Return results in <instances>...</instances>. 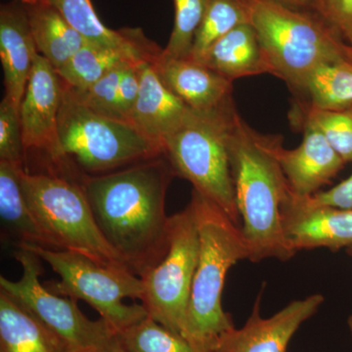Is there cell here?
Instances as JSON below:
<instances>
[{"label":"cell","mask_w":352,"mask_h":352,"mask_svg":"<svg viewBox=\"0 0 352 352\" xmlns=\"http://www.w3.org/2000/svg\"><path fill=\"white\" fill-rule=\"evenodd\" d=\"M200 252L187 305L182 337L196 352H210L224 333L234 328L222 308L227 273L238 261L250 259L241 227L214 201L193 189Z\"/></svg>","instance_id":"cell-3"},{"label":"cell","mask_w":352,"mask_h":352,"mask_svg":"<svg viewBox=\"0 0 352 352\" xmlns=\"http://www.w3.org/2000/svg\"><path fill=\"white\" fill-rule=\"evenodd\" d=\"M199 63L231 82L263 74L273 75L272 67L250 23L239 25L219 39Z\"/></svg>","instance_id":"cell-19"},{"label":"cell","mask_w":352,"mask_h":352,"mask_svg":"<svg viewBox=\"0 0 352 352\" xmlns=\"http://www.w3.org/2000/svg\"><path fill=\"white\" fill-rule=\"evenodd\" d=\"M300 127L302 142L293 150L280 146L278 157L292 191L308 197L327 184L346 163L318 129L308 124Z\"/></svg>","instance_id":"cell-18"},{"label":"cell","mask_w":352,"mask_h":352,"mask_svg":"<svg viewBox=\"0 0 352 352\" xmlns=\"http://www.w3.org/2000/svg\"><path fill=\"white\" fill-rule=\"evenodd\" d=\"M38 51L21 0L0 7V59L6 95L20 109Z\"/></svg>","instance_id":"cell-17"},{"label":"cell","mask_w":352,"mask_h":352,"mask_svg":"<svg viewBox=\"0 0 352 352\" xmlns=\"http://www.w3.org/2000/svg\"><path fill=\"white\" fill-rule=\"evenodd\" d=\"M270 1L276 2L278 4L296 9V10L310 11V12H314L315 4H316V0H270Z\"/></svg>","instance_id":"cell-34"},{"label":"cell","mask_w":352,"mask_h":352,"mask_svg":"<svg viewBox=\"0 0 352 352\" xmlns=\"http://www.w3.org/2000/svg\"><path fill=\"white\" fill-rule=\"evenodd\" d=\"M239 113L234 101L210 111L192 109L182 126L170 134L163 154L175 176L219 206L239 226L231 175L229 143Z\"/></svg>","instance_id":"cell-5"},{"label":"cell","mask_w":352,"mask_h":352,"mask_svg":"<svg viewBox=\"0 0 352 352\" xmlns=\"http://www.w3.org/2000/svg\"><path fill=\"white\" fill-rule=\"evenodd\" d=\"M153 64L164 85L193 110H214L233 100V82L205 65L166 56L163 50Z\"/></svg>","instance_id":"cell-15"},{"label":"cell","mask_w":352,"mask_h":352,"mask_svg":"<svg viewBox=\"0 0 352 352\" xmlns=\"http://www.w3.org/2000/svg\"><path fill=\"white\" fill-rule=\"evenodd\" d=\"M319 205L340 208H352V175L327 191L317 192L310 196Z\"/></svg>","instance_id":"cell-33"},{"label":"cell","mask_w":352,"mask_h":352,"mask_svg":"<svg viewBox=\"0 0 352 352\" xmlns=\"http://www.w3.org/2000/svg\"><path fill=\"white\" fill-rule=\"evenodd\" d=\"M25 155L19 109L4 97L0 103V161L27 170Z\"/></svg>","instance_id":"cell-29"},{"label":"cell","mask_w":352,"mask_h":352,"mask_svg":"<svg viewBox=\"0 0 352 352\" xmlns=\"http://www.w3.org/2000/svg\"><path fill=\"white\" fill-rule=\"evenodd\" d=\"M129 64L132 63L120 65L85 89L76 90L68 87L87 107L102 116L116 120L115 107L118 90L124 69Z\"/></svg>","instance_id":"cell-30"},{"label":"cell","mask_w":352,"mask_h":352,"mask_svg":"<svg viewBox=\"0 0 352 352\" xmlns=\"http://www.w3.org/2000/svg\"><path fill=\"white\" fill-rule=\"evenodd\" d=\"M14 256L22 265V277L11 281L0 276L1 291L43 323L66 352H106L110 349L117 335L103 319L90 320L80 311L76 300L58 295L41 284L43 268L38 256L19 248Z\"/></svg>","instance_id":"cell-9"},{"label":"cell","mask_w":352,"mask_h":352,"mask_svg":"<svg viewBox=\"0 0 352 352\" xmlns=\"http://www.w3.org/2000/svg\"><path fill=\"white\" fill-rule=\"evenodd\" d=\"M293 120L296 126L308 124L318 129L342 161L352 163V108L321 110L302 103L296 106Z\"/></svg>","instance_id":"cell-25"},{"label":"cell","mask_w":352,"mask_h":352,"mask_svg":"<svg viewBox=\"0 0 352 352\" xmlns=\"http://www.w3.org/2000/svg\"><path fill=\"white\" fill-rule=\"evenodd\" d=\"M19 168L0 161V217L2 228L19 245L56 249L25 200Z\"/></svg>","instance_id":"cell-21"},{"label":"cell","mask_w":352,"mask_h":352,"mask_svg":"<svg viewBox=\"0 0 352 352\" xmlns=\"http://www.w3.org/2000/svg\"><path fill=\"white\" fill-rule=\"evenodd\" d=\"M249 23L245 0H210L207 12L196 32L189 59L199 62L219 39Z\"/></svg>","instance_id":"cell-24"},{"label":"cell","mask_w":352,"mask_h":352,"mask_svg":"<svg viewBox=\"0 0 352 352\" xmlns=\"http://www.w3.org/2000/svg\"><path fill=\"white\" fill-rule=\"evenodd\" d=\"M200 252V237L191 204L170 217L168 249L164 258L141 278V305L148 315L182 336L187 305Z\"/></svg>","instance_id":"cell-10"},{"label":"cell","mask_w":352,"mask_h":352,"mask_svg":"<svg viewBox=\"0 0 352 352\" xmlns=\"http://www.w3.org/2000/svg\"><path fill=\"white\" fill-rule=\"evenodd\" d=\"M314 12L352 45V0H316Z\"/></svg>","instance_id":"cell-31"},{"label":"cell","mask_w":352,"mask_h":352,"mask_svg":"<svg viewBox=\"0 0 352 352\" xmlns=\"http://www.w3.org/2000/svg\"><path fill=\"white\" fill-rule=\"evenodd\" d=\"M20 178L25 200L57 250L85 254L104 265L127 267L99 230L82 183L55 173L28 170L20 171Z\"/></svg>","instance_id":"cell-8"},{"label":"cell","mask_w":352,"mask_h":352,"mask_svg":"<svg viewBox=\"0 0 352 352\" xmlns=\"http://www.w3.org/2000/svg\"><path fill=\"white\" fill-rule=\"evenodd\" d=\"M69 25L89 43L119 44L126 39V29L106 27L95 12L91 0H50Z\"/></svg>","instance_id":"cell-27"},{"label":"cell","mask_w":352,"mask_h":352,"mask_svg":"<svg viewBox=\"0 0 352 352\" xmlns=\"http://www.w3.org/2000/svg\"><path fill=\"white\" fill-rule=\"evenodd\" d=\"M34 252L56 272L53 292L94 307L116 335L148 316L142 305H127L124 298L141 300V278L126 266L104 265L85 254L36 245H19Z\"/></svg>","instance_id":"cell-7"},{"label":"cell","mask_w":352,"mask_h":352,"mask_svg":"<svg viewBox=\"0 0 352 352\" xmlns=\"http://www.w3.org/2000/svg\"><path fill=\"white\" fill-rule=\"evenodd\" d=\"M346 57L347 60L352 63V45H347Z\"/></svg>","instance_id":"cell-36"},{"label":"cell","mask_w":352,"mask_h":352,"mask_svg":"<svg viewBox=\"0 0 352 352\" xmlns=\"http://www.w3.org/2000/svg\"><path fill=\"white\" fill-rule=\"evenodd\" d=\"M117 336L127 352H196L182 336L171 332L149 315Z\"/></svg>","instance_id":"cell-26"},{"label":"cell","mask_w":352,"mask_h":352,"mask_svg":"<svg viewBox=\"0 0 352 352\" xmlns=\"http://www.w3.org/2000/svg\"><path fill=\"white\" fill-rule=\"evenodd\" d=\"M0 352H66L60 340L0 289Z\"/></svg>","instance_id":"cell-22"},{"label":"cell","mask_w":352,"mask_h":352,"mask_svg":"<svg viewBox=\"0 0 352 352\" xmlns=\"http://www.w3.org/2000/svg\"><path fill=\"white\" fill-rule=\"evenodd\" d=\"M153 62L140 66V87L131 124L163 151L164 141L182 126L192 109L164 85Z\"/></svg>","instance_id":"cell-16"},{"label":"cell","mask_w":352,"mask_h":352,"mask_svg":"<svg viewBox=\"0 0 352 352\" xmlns=\"http://www.w3.org/2000/svg\"><path fill=\"white\" fill-rule=\"evenodd\" d=\"M36 50L54 69L67 64L89 41L69 24L50 0H21Z\"/></svg>","instance_id":"cell-20"},{"label":"cell","mask_w":352,"mask_h":352,"mask_svg":"<svg viewBox=\"0 0 352 352\" xmlns=\"http://www.w3.org/2000/svg\"><path fill=\"white\" fill-rule=\"evenodd\" d=\"M210 0H173L175 24L163 54L173 58H188L196 32L200 27Z\"/></svg>","instance_id":"cell-28"},{"label":"cell","mask_w":352,"mask_h":352,"mask_svg":"<svg viewBox=\"0 0 352 352\" xmlns=\"http://www.w3.org/2000/svg\"><path fill=\"white\" fill-rule=\"evenodd\" d=\"M349 330H351V333L352 335V316L349 317Z\"/></svg>","instance_id":"cell-37"},{"label":"cell","mask_w":352,"mask_h":352,"mask_svg":"<svg viewBox=\"0 0 352 352\" xmlns=\"http://www.w3.org/2000/svg\"><path fill=\"white\" fill-rule=\"evenodd\" d=\"M173 176L164 155L112 173L82 175L80 183L104 239L139 277L168 252L166 196Z\"/></svg>","instance_id":"cell-1"},{"label":"cell","mask_w":352,"mask_h":352,"mask_svg":"<svg viewBox=\"0 0 352 352\" xmlns=\"http://www.w3.org/2000/svg\"><path fill=\"white\" fill-rule=\"evenodd\" d=\"M323 302V296L316 294L294 300L270 318H263L258 298L245 325L224 333L210 352H287L298 329Z\"/></svg>","instance_id":"cell-13"},{"label":"cell","mask_w":352,"mask_h":352,"mask_svg":"<svg viewBox=\"0 0 352 352\" xmlns=\"http://www.w3.org/2000/svg\"><path fill=\"white\" fill-rule=\"evenodd\" d=\"M296 94L307 98L305 104L321 110L352 108V63L346 60L317 67Z\"/></svg>","instance_id":"cell-23"},{"label":"cell","mask_w":352,"mask_h":352,"mask_svg":"<svg viewBox=\"0 0 352 352\" xmlns=\"http://www.w3.org/2000/svg\"><path fill=\"white\" fill-rule=\"evenodd\" d=\"M245 1L273 76L296 94L317 67L347 60V44L316 13L270 0Z\"/></svg>","instance_id":"cell-4"},{"label":"cell","mask_w":352,"mask_h":352,"mask_svg":"<svg viewBox=\"0 0 352 352\" xmlns=\"http://www.w3.org/2000/svg\"><path fill=\"white\" fill-rule=\"evenodd\" d=\"M281 145L280 136L264 135L236 118L229 143L231 175L241 230L254 263L288 261L296 254L282 223V205L291 188L278 157Z\"/></svg>","instance_id":"cell-2"},{"label":"cell","mask_w":352,"mask_h":352,"mask_svg":"<svg viewBox=\"0 0 352 352\" xmlns=\"http://www.w3.org/2000/svg\"><path fill=\"white\" fill-rule=\"evenodd\" d=\"M347 252H349V254L352 256V247L347 248Z\"/></svg>","instance_id":"cell-38"},{"label":"cell","mask_w":352,"mask_h":352,"mask_svg":"<svg viewBox=\"0 0 352 352\" xmlns=\"http://www.w3.org/2000/svg\"><path fill=\"white\" fill-rule=\"evenodd\" d=\"M285 235L292 249L352 247V208L319 205L310 196L289 192L281 208Z\"/></svg>","instance_id":"cell-12"},{"label":"cell","mask_w":352,"mask_h":352,"mask_svg":"<svg viewBox=\"0 0 352 352\" xmlns=\"http://www.w3.org/2000/svg\"><path fill=\"white\" fill-rule=\"evenodd\" d=\"M162 50L142 30L126 28L122 43H87L57 73L69 87L85 89L120 65L154 61Z\"/></svg>","instance_id":"cell-14"},{"label":"cell","mask_w":352,"mask_h":352,"mask_svg":"<svg viewBox=\"0 0 352 352\" xmlns=\"http://www.w3.org/2000/svg\"><path fill=\"white\" fill-rule=\"evenodd\" d=\"M62 85L58 134L69 166L75 164L85 175H98L163 155L161 148L131 124L94 112L63 80Z\"/></svg>","instance_id":"cell-6"},{"label":"cell","mask_w":352,"mask_h":352,"mask_svg":"<svg viewBox=\"0 0 352 352\" xmlns=\"http://www.w3.org/2000/svg\"><path fill=\"white\" fill-rule=\"evenodd\" d=\"M106 352H127L126 349H124V346H122V342H120L119 338L116 337L115 340H113L112 346H110V349H108Z\"/></svg>","instance_id":"cell-35"},{"label":"cell","mask_w":352,"mask_h":352,"mask_svg":"<svg viewBox=\"0 0 352 352\" xmlns=\"http://www.w3.org/2000/svg\"><path fill=\"white\" fill-rule=\"evenodd\" d=\"M143 63L129 64L124 69L116 100V120L131 124L132 112L140 87V66Z\"/></svg>","instance_id":"cell-32"},{"label":"cell","mask_w":352,"mask_h":352,"mask_svg":"<svg viewBox=\"0 0 352 352\" xmlns=\"http://www.w3.org/2000/svg\"><path fill=\"white\" fill-rule=\"evenodd\" d=\"M62 90V80L56 69L38 53L19 113L25 150L43 152L58 168L68 170L69 166L60 149L58 134Z\"/></svg>","instance_id":"cell-11"}]
</instances>
